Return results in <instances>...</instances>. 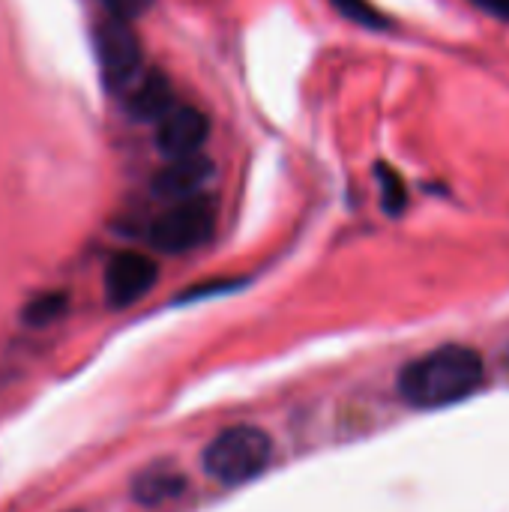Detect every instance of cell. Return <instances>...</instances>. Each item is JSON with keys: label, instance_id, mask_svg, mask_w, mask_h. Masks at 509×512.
<instances>
[{"label": "cell", "instance_id": "1", "mask_svg": "<svg viewBox=\"0 0 509 512\" xmlns=\"http://www.w3.org/2000/svg\"><path fill=\"white\" fill-rule=\"evenodd\" d=\"M486 381L489 372L480 351L468 345H441L405 363L396 390L405 405L420 411H435L471 399L486 387Z\"/></svg>", "mask_w": 509, "mask_h": 512}, {"label": "cell", "instance_id": "2", "mask_svg": "<svg viewBox=\"0 0 509 512\" xmlns=\"http://www.w3.org/2000/svg\"><path fill=\"white\" fill-rule=\"evenodd\" d=\"M273 462V438L252 423L222 429L201 453L204 474L222 486H243L261 477Z\"/></svg>", "mask_w": 509, "mask_h": 512}, {"label": "cell", "instance_id": "3", "mask_svg": "<svg viewBox=\"0 0 509 512\" xmlns=\"http://www.w3.org/2000/svg\"><path fill=\"white\" fill-rule=\"evenodd\" d=\"M216 231V201L210 195H192L174 201L162 216L153 219L147 240L165 255H183L204 246Z\"/></svg>", "mask_w": 509, "mask_h": 512}, {"label": "cell", "instance_id": "4", "mask_svg": "<svg viewBox=\"0 0 509 512\" xmlns=\"http://www.w3.org/2000/svg\"><path fill=\"white\" fill-rule=\"evenodd\" d=\"M93 45H96V60L102 69V78L111 90H126L138 75H141V42L138 33L129 27L123 18H102L93 30Z\"/></svg>", "mask_w": 509, "mask_h": 512}, {"label": "cell", "instance_id": "5", "mask_svg": "<svg viewBox=\"0 0 509 512\" xmlns=\"http://www.w3.org/2000/svg\"><path fill=\"white\" fill-rule=\"evenodd\" d=\"M159 279V267L153 258L141 252H117L105 267V300L114 309L135 306L141 297L153 291Z\"/></svg>", "mask_w": 509, "mask_h": 512}, {"label": "cell", "instance_id": "6", "mask_svg": "<svg viewBox=\"0 0 509 512\" xmlns=\"http://www.w3.org/2000/svg\"><path fill=\"white\" fill-rule=\"evenodd\" d=\"M207 135H210V120L201 108L174 105L156 126V147L168 159L195 156V153H201Z\"/></svg>", "mask_w": 509, "mask_h": 512}, {"label": "cell", "instance_id": "7", "mask_svg": "<svg viewBox=\"0 0 509 512\" xmlns=\"http://www.w3.org/2000/svg\"><path fill=\"white\" fill-rule=\"evenodd\" d=\"M174 84L165 72L147 69L123 90V108L138 123H159L174 108Z\"/></svg>", "mask_w": 509, "mask_h": 512}, {"label": "cell", "instance_id": "8", "mask_svg": "<svg viewBox=\"0 0 509 512\" xmlns=\"http://www.w3.org/2000/svg\"><path fill=\"white\" fill-rule=\"evenodd\" d=\"M210 174H213V162L207 156H201V153L180 156V159H168V165L153 174L150 189H153L156 198L183 201V198L201 195Z\"/></svg>", "mask_w": 509, "mask_h": 512}, {"label": "cell", "instance_id": "9", "mask_svg": "<svg viewBox=\"0 0 509 512\" xmlns=\"http://www.w3.org/2000/svg\"><path fill=\"white\" fill-rule=\"evenodd\" d=\"M186 492V477L171 462H156L132 480V498L144 507H162Z\"/></svg>", "mask_w": 509, "mask_h": 512}, {"label": "cell", "instance_id": "10", "mask_svg": "<svg viewBox=\"0 0 509 512\" xmlns=\"http://www.w3.org/2000/svg\"><path fill=\"white\" fill-rule=\"evenodd\" d=\"M63 312H66V294H60V291H48V294L33 297V300L24 306L21 318H24V324H27V327H48V324H51V321H57Z\"/></svg>", "mask_w": 509, "mask_h": 512}, {"label": "cell", "instance_id": "11", "mask_svg": "<svg viewBox=\"0 0 509 512\" xmlns=\"http://www.w3.org/2000/svg\"><path fill=\"white\" fill-rule=\"evenodd\" d=\"M378 180H381V204H384V210L390 216H399L405 210V204H408L402 177L390 165H378Z\"/></svg>", "mask_w": 509, "mask_h": 512}, {"label": "cell", "instance_id": "12", "mask_svg": "<svg viewBox=\"0 0 509 512\" xmlns=\"http://www.w3.org/2000/svg\"><path fill=\"white\" fill-rule=\"evenodd\" d=\"M348 21H354V24H360V27H375V30H381V27H387V18H384V12H378L369 0H330Z\"/></svg>", "mask_w": 509, "mask_h": 512}, {"label": "cell", "instance_id": "13", "mask_svg": "<svg viewBox=\"0 0 509 512\" xmlns=\"http://www.w3.org/2000/svg\"><path fill=\"white\" fill-rule=\"evenodd\" d=\"M102 6L114 15V18H123V21H132L138 15H144L153 0H102Z\"/></svg>", "mask_w": 509, "mask_h": 512}, {"label": "cell", "instance_id": "14", "mask_svg": "<svg viewBox=\"0 0 509 512\" xmlns=\"http://www.w3.org/2000/svg\"><path fill=\"white\" fill-rule=\"evenodd\" d=\"M477 9H483V12H489V15H495V18H504L509 21V0H471Z\"/></svg>", "mask_w": 509, "mask_h": 512}, {"label": "cell", "instance_id": "15", "mask_svg": "<svg viewBox=\"0 0 509 512\" xmlns=\"http://www.w3.org/2000/svg\"><path fill=\"white\" fill-rule=\"evenodd\" d=\"M75 512H84V510H75Z\"/></svg>", "mask_w": 509, "mask_h": 512}]
</instances>
